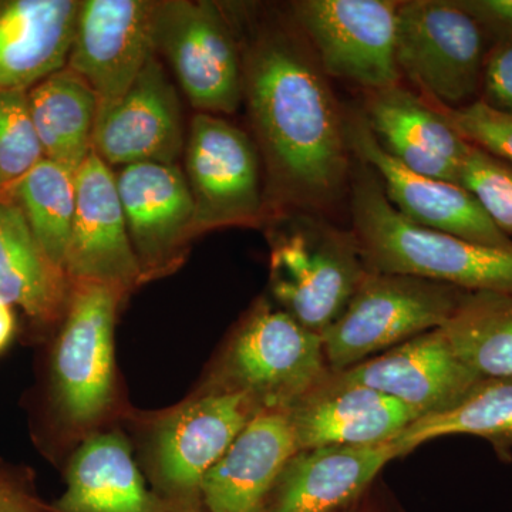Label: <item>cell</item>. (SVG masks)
<instances>
[{
	"label": "cell",
	"mask_w": 512,
	"mask_h": 512,
	"mask_svg": "<svg viewBox=\"0 0 512 512\" xmlns=\"http://www.w3.org/2000/svg\"><path fill=\"white\" fill-rule=\"evenodd\" d=\"M242 64L244 99L275 187L303 207L328 205L348 178L350 147L322 72L279 35L259 39Z\"/></svg>",
	"instance_id": "obj_1"
},
{
	"label": "cell",
	"mask_w": 512,
	"mask_h": 512,
	"mask_svg": "<svg viewBox=\"0 0 512 512\" xmlns=\"http://www.w3.org/2000/svg\"><path fill=\"white\" fill-rule=\"evenodd\" d=\"M355 238L367 271L413 276L464 292L512 295V245L490 247L403 217L367 167L353 184Z\"/></svg>",
	"instance_id": "obj_2"
},
{
	"label": "cell",
	"mask_w": 512,
	"mask_h": 512,
	"mask_svg": "<svg viewBox=\"0 0 512 512\" xmlns=\"http://www.w3.org/2000/svg\"><path fill=\"white\" fill-rule=\"evenodd\" d=\"M329 373L322 336L261 303L229 342L211 389L242 394L259 413L289 412Z\"/></svg>",
	"instance_id": "obj_3"
},
{
	"label": "cell",
	"mask_w": 512,
	"mask_h": 512,
	"mask_svg": "<svg viewBox=\"0 0 512 512\" xmlns=\"http://www.w3.org/2000/svg\"><path fill=\"white\" fill-rule=\"evenodd\" d=\"M464 291L454 286L367 271L335 322L322 333L330 372L440 329L456 311Z\"/></svg>",
	"instance_id": "obj_4"
},
{
	"label": "cell",
	"mask_w": 512,
	"mask_h": 512,
	"mask_svg": "<svg viewBox=\"0 0 512 512\" xmlns=\"http://www.w3.org/2000/svg\"><path fill=\"white\" fill-rule=\"evenodd\" d=\"M124 293L106 282L70 281L50 369L53 402L70 426H92L113 403L114 320Z\"/></svg>",
	"instance_id": "obj_5"
},
{
	"label": "cell",
	"mask_w": 512,
	"mask_h": 512,
	"mask_svg": "<svg viewBox=\"0 0 512 512\" xmlns=\"http://www.w3.org/2000/svg\"><path fill=\"white\" fill-rule=\"evenodd\" d=\"M485 33L456 0H412L397 10L396 64L443 109H460L483 82Z\"/></svg>",
	"instance_id": "obj_6"
},
{
	"label": "cell",
	"mask_w": 512,
	"mask_h": 512,
	"mask_svg": "<svg viewBox=\"0 0 512 512\" xmlns=\"http://www.w3.org/2000/svg\"><path fill=\"white\" fill-rule=\"evenodd\" d=\"M256 414L242 394L210 389L161 421L151 443V480L168 512H205L202 481Z\"/></svg>",
	"instance_id": "obj_7"
},
{
	"label": "cell",
	"mask_w": 512,
	"mask_h": 512,
	"mask_svg": "<svg viewBox=\"0 0 512 512\" xmlns=\"http://www.w3.org/2000/svg\"><path fill=\"white\" fill-rule=\"evenodd\" d=\"M154 45L200 113L234 114L244 100V64L228 20L212 2H157Z\"/></svg>",
	"instance_id": "obj_8"
},
{
	"label": "cell",
	"mask_w": 512,
	"mask_h": 512,
	"mask_svg": "<svg viewBox=\"0 0 512 512\" xmlns=\"http://www.w3.org/2000/svg\"><path fill=\"white\" fill-rule=\"evenodd\" d=\"M366 272L355 238L322 225L299 229L272 249L276 301L319 335L348 305Z\"/></svg>",
	"instance_id": "obj_9"
},
{
	"label": "cell",
	"mask_w": 512,
	"mask_h": 512,
	"mask_svg": "<svg viewBox=\"0 0 512 512\" xmlns=\"http://www.w3.org/2000/svg\"><path fill=\"white\" fill-rule=\"evenodd\" d=\"M185 178L195 211V234L252 224L262 211L255 144L241 128L214 114L192 117L185 140Z\"/></svg>",
	"instance_id": "obj_10"
},
{
	"label": "cell",
	"mask_w": 512,
	"mask_h": 512,
	"mask_svg": "<svg viewBox=\"0 0 512 512\" xmlns=\"http://www.w3.org/2000/svg\"><path fill=\"white\" fill-rule=\"evenodd\" d=\"M399 5L392 0H302L293 10L326 73L377 92L399 80Z\"/></svg>",
	"instance_id": "obj_11"
},
{
	"label": "cell",
	"mask_w": 512,
	"mask_h": 512,
	"mask_svg": "<svg viewBox=\"0 0 512 512\" xmlns=\"http://www.w3.org/2000/svg\"><path fill=\"white\" fill-rule=\"evenodd\" d=\"M150 0H83L66 67L89 84L99 104L123 96L156 53Z\"/></svg>",
	"instance_id": "obj_12"
},
{
	"label": "cell",
	"mask_w": 512,
	"mask_h": 512,
	"mask_svg": "<svg viewBox=\"0 0 512 512\" xmlns=\"http://www.w3.org/2000/svg\"><path fill=\"white\" fill-rule=\"evenodd\" d=\"M185 147L177 90L154 56L120 99L99 104L92 151L109 167L177 164Z\"/></svg>",
	"instance_id": "obj_13"
},
{
	"label": "cell",
	"mask_w": 512,
	"mask_h": 512,
	"mask_svg": "<svg viewBox=\"0 0 512 512\" xmlns=\"http://www.w3.org/2000/svg\"><path fill=\"white\" fill-rule=\"evenodd\" d=\"M116 183L141 279L167 274L197 235L185 174L177 164L137 163L121 168Z\"/></svg>",
	"instance_id": "obj_14"
},
{
	"label": "cell",
	"mask_w": 512,
	"mask_h": 512,
	"mask_svg": "<svg viewBox=\"0 0 512 512\" xmlns=\"http://www.w3.org/2000/svg\"><path fill=\"white\" fill-rule=\"evenodd\" d=\"M346 136L350 150L377 175L384 194L407 220L476 244L511 247L512 239L487 217L466 188L404 167L380 147L366 119L349 120Z\"/></svg>",
	"instance_id": "obj_15"
},
{
	"label": "cell",
	"mask_w": 512,
	"mask_h": 512,
	"mask_svg": "<svg viewBox=\"0 0 512 512\" xmlns=\"http://www.w3.org/2000/svg\"><path fill=\"white\" fill-rule=\"evenodd\" d=\"M76 211L66 272L69 281H97L130 291L143 282L128 237L116 174L96 154L84 160L74 175Z\"/></svg>",
	"instance_id": "obj_16"
},
{
	"label": "cell",
	"mask_w": 512,
	"mask_h": 512,
	"mask_svg": "<svg viewBox=\"0 0 512 512\" xmlns=\"http://www.w3.org/2000/svg\"><path fill=\"white\" fill-rule=\"evenodd\" d=\"M336 375L393 397L419 417L450 409L483 380L461 362L441 328Z\"/></svg>",
	"instance_id": "obj_17"
},
{
	"label": "cell",
	"mask_w": 512,
	"mask_h": 512,
	"mask_svg": "<svg viewBox=\"0 0 512 512\" xmlns=\"http://www.w3.org/2000/svg\"><path fill=\"white\" fill-rule=\"evenodd\" d=\"M286 413L299 451L392 441L419 419L393 397L332 372Z\"/></svg>",
	"instance_id": "obj_18"
},
{
	"label": "cell",
	"mask_w": 512,
	"mask_h": 512,
	"mask_svg": "<svg viewBox=\"0 0 512 512\" xmlns=\"http://www.w3.org/2000/svg\"><path fill=\"white\" fill-rule=\"evenodd\" d=\"M380 147L413 173L460 185L471 144L410 90L396 86L370 92L365 116Z\"/></svg>",
	"instance_id": "obj_19"
},
{
	"label": "cell",
	"mask_w": 512,
	"mask_h": 512,
	"mask_svg": "<svg viewBox=\"0 0 512 512\" xmlns=\"http://www.w3.org/2000/svg\"><path fill=\"white\" fill-rule=\"evenodd\" d=\"M298 451L288 413L256 414L202 481L205 512H266L276 481Z\"/></svg>",
	"instance_id": "obj_20"
},
{
	"label": "cell",
	"mask_w": 512,
	"mask_h": 512,
	"mask_svg": "<svg viewBox=\"0 0 512 512\" xmlns=\"http://www.w3.org/2000/svg\"><path fill=\"white\" fill-rule=\"evenodd\" d=\"M397 457L393 440L298 451L276 481L266 512H335Z\"/></svg>",
	"instance_id": "obj_21"
},
{
	"label": "cell",
	"mask_w": 512,
	"mask_h": 512,
	"mask_svg": "<svg viewBox=\"0 0 512 512\" xmlns=\"http://www.w3.org/2000/svg\"><path fill=\"white\" fill-rule=\"evenodd\" d=\"M80 6L77 0H0V92H29L66 67Z\"/></svg>",
	"instance_id": "obj_22"
},
{
	"label": "cell",
	"mask_w": 512,
	"mask_h": 512,
	"mask_svg": "<svg viewBox=\"0 0 512 512\" xmlns=\"http://www.w3.org/2000/svg\"><path fill=\"white\" fill-rule=\"evenodd\" d=\"M53 512H168L148 488L119 433H99L76 451Z\"/></svg>",
	"instance_id": "obj_23"
},
{
	"label": "cell",
	"mask_w": 512,
	"mask_h": 512,
	"mask_svg": "<svg viewBox=\"0 0 512 512\" xmlns=\"http://www.w3.org/2000/svg\"><path fill=\"white\" fill-rule=\"evenodd\" d=\"M69 291V278L39 247L18 205L0 194V301L50 323L66 312Z\"/></svg>",
	"instance_id": "obj_24"
},
{
	"label": "cell",
	"mask_w": 512,
	"mask_h": 512,
	"mask_svg": "<svg viewBox=\"0 0 512 512\" xmlns=\"http://www.w3.org/2000/svg\"><path fill=\"white\" fill-rule=\"evenodd\" d=\"M28 99L45 158L76 174L92 153L96 94L79 74L64 67L33 86Z\"/></svg>",
	"instance_id": "obj_25"
},
{
	"label": "cell",
	"mask_w": 512,
	"mask_h": 512,
	"mask_svg": "<svg viewBox=\"0 0 512 512\" xmlns=\"http://www.w3.org/2000/svg\"><path fill=\"white\" fill-rule=\"evenodd\" d=\"M461 362L481 379L512 377V295L464 292L441 328Z\"/></svg>",
	"instance_id": "obj_26"
},
{
	"label": "cell",
	"mask_w": 512,
	"mask_h": 512,
	"mask_svg": "<svg viewBox=\"0 0 512 512\" xmlns=\"http://www.w3.org/2000/svg\"><path fill=\"white\" fill-rule=\"evenodd\" d=\"M451 434L481 437L495 447L512 446V377L481 380L450 409L419 417L393 441L404 456Z\"/></svg>",
	"instance_id": "obj_27"
},
{
	"label": "cell",
	"mask_w": 512,
	"mask_h": 512,
	"mask_svg": "<svg viewBox=\"0 0 512 512\" xmlns=\"http://www.w3.org/2000/svg\"><path fill=\"white\" fill-rule=\"evenodd\" d=\"M74 175L43 158L6 192L22 211L39 247L63 272L76 211Z\"/></svg>",
	"instance_id": "obj_28"
},
{
	"label": "cell",
	"mask_w": 512,
	"mask_h": 512,
	"mask_svg": "<svg viewBox=\"0 0 512 512\" xmlns=\"http://www.w3.org/2000/svg\"><path fill=\"white\" fill-rule=\"evenodd\" d=\"M43 158L28 90L0 92V194L9 192Z\"/></svg>",
	"instance_id": "obj_29"
},
{
	"label": "cell",
	"mask_w": 512,
	"mask_h": 512,
	"mask_svg": "<svg viewBox=\"0 0 512 512\" xmlns=\"http://www.w3.org/2000/svg\"><path fill=\"white\" fill-rule=\"evenodd\" d=\"M460 185L466 188L498 229L512 234V165L471 144Z\"/></svg>",
	"instance_id": "obj_30"
},
{
	"label": "cell",
	"mask_w": 512,
	"mask_h": 512,
	"mask_svg": "<svg viewBox=\"0 0 512 512\" xmlns=\"http://www.w3.org/2000/svg\"><path fill=\"white\" fill-rule=\"evenodd\" d=\"M441 111L464 140L512 165V114L491 109L481 100Z\"/></svg>",
	"instance_id": "obj_31"
},
{
	"label": "cell",
	"mask_w": 512,
	"mask_h": 512,
	"mask_svg": "<svg viewBox=\"0 0 512 512\" xmlns=\"http://www.w3.org/2000/svg\"><path fill=\"white\" fill-rule=\"evenodd\" d=\"M483 103L501 113L512 114V39L498 40L485 56Z\"/></svg>",
	"instance_id": "obj_32"
},
{
	"label": "cell",
	"mask_w": 512,
	"mask_h": 512,
	"mask_svg": "<svg viewBox=\"0 0 512 512\" xmlns=\"http://www.w3.org/2000/svg\"><path fill=\"white\" fill-rule=\"evenodd\" d=\"M484 33L495 39H512V0H456Z\"/></svg>",
	"instance_id": "obj_33"
},
{
	"label": "cell",
	"mask_w": 512,
	"mask_h": 512,
	"mask_svg": "<svg viewBox=\"0 0 512 512\" xmlns=\"http://www.w3.org/2000/svg\"><path fill=\"white\" fill-rule=\"evenodd\" d=\"M0 495H36L30 478L0 461Z\"/></svg>",
	"instance_id": "obj_34"
},
{
	"label": "cell",
	"mask_w": 512,
	"mask_h": 512,
	"mask_svg": "<svg viewBox=\"0 0 512 512\" xmlns=\"http://www.w3.org/2000/svg\"><path fill=\"white\" fill-rule=\"evenodd\" d=\"M0 512H53L36 495H0Z\"/></svg>",
	"instance_id": "obj_35"
},
{
	"label": "cell",
	"mask_w": 512,
	"mask_h": 512,
	"mask_svg": "<svg viewBox=\"0 0 512 512\" xmlns=\"http://www.w3.org/2000/svg\"><path fill=\"white\" fill-rule=\"evenodd\" d=\"M15 326L16 322L13 306L0 301V352L9 345L13 332H15Z\"/></svg>",
	"instance_id": "obj_36"
}]
</instances>
